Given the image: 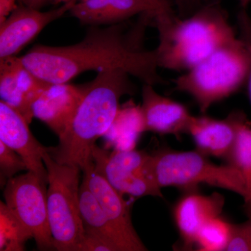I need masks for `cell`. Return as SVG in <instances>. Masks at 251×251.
<instances>
[{"instance_id": "30bf717a", "label": "cell", "mask_w": 251, "mask_h": 251, "mask_svg": "<svg viewBox=\"0 0 251 251\" xmlns=\"http://www.w3.org/2000/svg\"><path fill=\"white\" fill-rule=\"evenodd\" d=\"M82 172L83 173L82 180L97 198L112 224L131 244L135 251H148L132 222L133 201H126L124 199L123 195L97 172L92 160L87 163Z\"/></svg>"}, {"instance_id": "7a4b0ae2", "label": "cell", "mask_w": 251, "mask_h": 251, "mask_svg": "<svg viewBox=\"0 0 251 251\" xmlns=\"http://www.w3.org/2000/svg\"><path fill=\"white\" fill-rule=\"evenodd\" d=\"M128 73L121 69L97 72L85 85V92L72 122L54 148L48 152L61 164L79 167L81 170L92 161L96 142L111 126L125 95H133L135 86Z\"/></svg>"}, {"instance_id": "f546056e", "label": "cell", "mask_w": 251, "mask_h": 251, "mask_svg": "<svg viewBox=\"0 0 251 251\" xmlns=\"http://www.w3.org/2000/svg\"><path fill=\"white\" fill-rule=\"evenodd\" d=\"M50 1H52V2L54 3V4H65V3L71 2V1H79V0H50Z\"/></svg>"}, {"instance_id": "5b68a950", "label": "cell", "mask_w": 251, "mask_h": 251, "mask_svg": "<svg viewBox=\"0 0 251 251\" xmlns=\"http://www.w3.org/2000/svg\"><path fill=\"white\" fill-rule=\"evenodd\" d=\"M47 170V206L54 250L79 251L85 229L80 211L79 167L61 164L47 150L42 153Z\"/></svg>"}, {"instance_id": "277c9868", "label": "cell", "mask_w": 251, "mask_h": 251, "mask_svg": "<svg viewBox=\"0 0 251 251\" xmlns=\"http://www.w3.org/2000/svg\"><path fill=\"white\" fill-rule=\"evenodd\" d=\"M250 57L237 36L175 79V89L189 94L202 112L227 98L247 82Z\"/></svg>"}, {"instance_id": "52a82bcc", "label": "cell", "mask_w": 251, "mask_h": 251, "mask_svg": "<svg viewBox=\"0 0 251 251\" xmlns=\"http://www.w3.org/2000/svg\"><path fill=\"white\" fill-rule=\"evenodd\" d=\"M46 183L31 171L14 176L4 186L5 204L32 234L38 249H54L48 214Z\"/></svg>"}, {"instance_id": "8992f818", "label": "cell", "mask_w": 251, "mask_h": 251, "mask_svg": "<svg viewBox=\"0 0 251 251\" xmlns=\"http://www.w3.org/2000/svg\"><path fill=\"white\" fill-rule=\"evenodd\" d=\"M154 179L160 188L192 189L206 184L232 191L245 198V181L241 172L228 163L216 165L197 151L163 150L152 154Z\"/></svg>"}, {"instance_id": "9c48e42d", "label": "cell", "mask_w": 251, "mask_h": 251, "mask_svg": "<svg viewBox=\"0 0 251 251\" xmlns=\"http://www.w3.org/2000/svg\"><path fill=\"white\" fill-rule=\"evenodd\" d=\"M50 83L27 69L20 57L0 59L1 100L21 114L30 124L33 105Z\"/></svg>"}, {"instance_id": "7402d4cb", "label": "cell", "mask_w": 251, "mask_h": 251, "mask_svg": "<svg viewBox=\"0 0 251 251\" xmlns=\"http://www.w3.org/2000/svg\"><path fill=\"white\" fill-rule=\"evenodd\" d=\"M232 224L221 216L209 220L201 227L197 234L196 246L198 251H224L227 250Z\"/></svg>"}, {"instance_id": "ba28073f", "label": "cell", "mask_w": 251, "mask_h": 251, "mask_svg": "<svg viewBox=\"0 0 251 251\" xmlns=\"http://www.w3.org/2000/svg\"><path fill=\"white\" fill-rule=\"evenodd\" d=\"M75 1L47 11L23 4L0 23V59L16 56L43 29L69 12Z\"/></svg>"}, {"instance_id": "cb8c5ba5", "label": "cell", "mask_w": 251, "mask_h": 251, "mask_svg": "<svg viewBox=\"0 0 251 251\" xmlns=\"http://www.w3.org/2000/svg\"><path fill=\"white\" fill-rule=\"evenodd\" d=\"M227 251H251V216L243 224L233 225Z\"/></svg>"}, {"instance_id": "d6986e66", "label": "cell", "mask_w": 251, "mask_h": 251, "mask_svg": "<svg viewBox=\"0 0 251 251\" xmlns=\"http://www.w3.org/2000/svg\"><path fill=\"white\" fill-rule=\"evenodd\" d=\"M146 131L140 105L132 100L120 106L110 128L104 134L108 146L115 150H135L140 135Z\"/></svg>"}, {"instance_id": "44dd1931", "label": "cell", "mask_w": 251, "mask_h": 251, "mask_svg": "<svg viewBox=\"0 0 251 251\" xmlns=\"http://www.w3.org/2000/svg\"><path fill=\"white\" fill-rule=\"evenodd\" d=\"M32 234L11 212L5 203L0 202V251H21Z\"/></svg>"}, {"instance_id": "e0dca14e", "label": "cell", "mask_w": 251, "mask_h": 251, "mask_svg": "<svg viewBox=\"0 0 251 251\" xmlns=\"http://www.w3.org/2000/svg\"><path fill=\"white\" fill-rule=\"evenodd\" d=\"M239 115L232 114L225 120L193 116L188 133L196 143V150L206 156L227 158L237 138Z\"/></svg>"}, {"instance_id": "7c38bea8", "label": "cell", "mask_w": 251, "mask_h": 251, "mask_svg": "<svg viewBox=\"0 0 251 251\" xmlns=\"http://www.w3.org/2000/svg\"><path fill=\"white\" fill-rule=\"evenodd\" d=\"M84 92L85 85L50 84L33 105V115L60 137L75 116Z\"/></svg>"}, {"instance_id": "ffe728a7", "label": "cell", "mask_w": 251, "mask_h": 251, "mask_svg": "<svg viewBox=\"0 0 251 251\" xmlns=\"http://www.w3.org/2000/svg\"><path fill=\"white\" fill-rule=\"evenodd\" d=\"M226 159L242 173L245 181L244 209L248 217L251 216V126L244 115H239L237 135L230 152Z\"/></svg>"}, {"instance_id": "8fae6325", "label": "cell", "mask_w": 251, "mask_h": 251, "mask_svg": "<svg viewBox=\"0 0 251 251\" xmlns=\"http://www.w3.org/2000/svg\"><path fill=\"white\" fill-rule=\"evenodd\" d=\"M29 125L20 112L0 100V141L22 157L28 171L35 173L48 184L47 170L42 158L47 148L34 138Z\"/></svg>"}, {"instance_id": "4dcf8cb0", "label": "cell", "mask_w": 251, "mask_h": 251, "mask_svg": "<svg viewBox=\"0 0 251 251\" xmlns=\"http://www.w3.org/2000/svg\"><path fill=\"white\" fill-rule=\"evenodd\" d=\"M251 0H240L241 6H242L243 9L247 7L248 5L251 4Z\"/></svg>"}, {"instance_id": "6da1fadb", "label": "cell", "mask_w": 251, "mask_h": 251, "mask_svg": "<svg viewBox=\"0 0 251 251\" xmlns=\"http://www.w3.org/2000/svg\"><path fill=\"white\" fill-rule=\"evenodd\" d=\"M153 20L140 15L133 27L127 21L112 25L89 26L83 39L65 46L36 45L21 56L36 76L50 84L66 83L84 72L121 69L153 86L163 83L156 50L143 45L145 28Z\"/></svg>"}, {"instance_id": "83f0119b", "label": "cell", "mask_w": 251, "mask_h": 251, "mask_svg": "<svg viewBox=\"0 0 251 251\" xmlns=\"http://www.w3.org/2000/svg\"><path fill=\"white\" fill-rule=\"evenodd\" d=\"M150 1H151L158 8L160 11L158 14H167L173 13L172 12L171 6H170L169 3L167 0H150Z\"/></svg>"}, {"instance_id": "603a6c76", "label": "cell", "mask_w": 251, "mask_h": 251, "mask_svg": "<svg viewBox=\"0 0 251 251\" xmlns=\"http://www.w3.org/2000/svg\"><path fill=\"white\" fill-rule=\"evenodd\" d=\"M27 171V166L22 157L12 149L0 141V181L5 186L8 180L19 172Z\"/></svg>"}, {"instance_id": "9a60e30c", "label": "cell", "mask_w": 251, "mask_h": 251, "mask_svg": "<svg viewBox=\"0 0 251 251\" xmlns=\"http://www.w3.org/2000/svg\"><path fill=\"white\" fill-rule=\"evenodd\" d=\"M224 205L225 198L218 193L210 196L188 193L178 201L174 218L186 250H192L200 229L209 220L221 216Z\"/></svg>"}, {"instance_id": "d4e9b609", "label": "cell", "mask_w": 251, "mask_h": 251, "mask_svg": "<svg viewBox=\"0 0 251 251\" xmlns=\"http://www.w3.org/2000/svg\"><path fill=\"white\" fill-rule=\"evenodd\" d=\"M238 26L240 35L239 37L247 46L250 57V67L248 76V92L251 103V18L245 10L243 9L238 14Z\"/></svg>"}, {"instance_id": "f1b7e54d", "label": "cell", "mask_w": 251, "mask_h": 251, "mask_svg": "<svg viewBox=\"0 0 251 251\" xmlns=\"http://www.w3.org/2000/svg\"><path fill=\"white\" fill-rule=\"evenodd\" d=\"M23 4L35 9H40L50 0H20Z\"/></svg>"}, {"instance_id": "4316f807", "label": "cell", "mask_w": 251, "mask_h": 251, "mask_svg": "<svg viewBox=\"0 0 251 251\" xmlns=\"http://www.w3.org/2000/svg\"><path fill=\"white\" fill-rule=\"evenodd\" d=\"M18 0H0V23L6 19L18 5Z\"/></svg>"}, {"instance_id": "4fadbf2b", "label": "cell", "mask_w": 251, "mask_h": 251, "mask_svg": "<svg viewBox=\"0 0 251 251\" xmlns=\"http://www.w3.org/2000/svg\"><path fill=\"white\" fill-rule=\"evenodd\" d=\"M142 98L146 131L175 136L188 133L193 115L183 104L161 95L149 84H143Z\"/></svg>"}, {"instance_id": "2e32d148", "label": "cell", "mask_w": 251, "mask_h": 251, "mask_svg": "<svg viewBox=\"0 0 251 251\" xmlns=\"http://www.w3.org/2000/svg\"><path fill=\"white\" fill-rule=\"evenodd\" d=\"M107 151V149L95 145L92 151V161L97 172L117 191L135 198H163L162 188L157 184L151 172L116 166L109 160Z\"/></svg>"}, {"instance_id": "5bb4252c", "label": "cell", "mask_w": 251, "mask_h": 251, "mask_svg": "<svg viewBox=\"0 0 251 251\" xmlns=\"http://www.w3.org/2000/svg\"><path fill=\"white\" fill-rule=\"evenodd\" d=\"M150 0H79L69 14L82 25L108 26L128 21L136 15L159 14Z\"/></svg>"}, {"instance_id": "ac0fdd59", "label": "cell", "mask_w": 251, "mask_h": 251, "mask_svg": "<svg viewBox=\"0 0 251 251\" xmlns=\"http://www.w3.org/2000/svg\"><path fill=\"white\" fill-rule=\"evenodd\" d=\"M79 198L85 234L110 243L117 251H135L131 244L112 224L83 180L80 184Z\"/></svg>"}, {"instance_id": "3957f363", "label": "cell", "mask_w": 251, "mask_h": 251, "mask_svg": "<svg viewBox=\"0 0 251 251\" xmlns=\"http://www.w3.org/2000/svg\"><path fill=\"white\" fill-rule=\"evenodd\" d=\"M153 21L159 37L158 65L168 70L187 72L237 37L226 14L216 6L186 19L171 14L158 15Z\"/></svg>"}, {"instance_id": "484cf974", "label": "cell", "mask_w": 251, "mask_h": 251, "mask_svg": "<svg viewBox=\"0 0 251 251\" xmlns=\"http://www.w3.org/2000/svg\"><path fill=\"white\" fill-rule=\"evenodd\" d=\"M117 251L110 243L93 236L85 234L79 251Z\"/></svg>"}]
</instances>
